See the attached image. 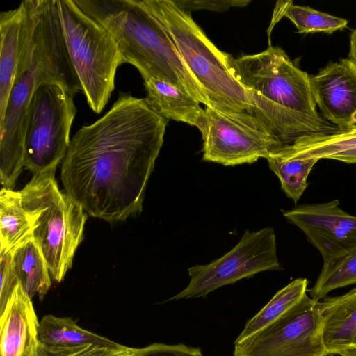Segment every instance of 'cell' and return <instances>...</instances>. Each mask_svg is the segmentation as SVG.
Masks as SVG:
<instances>
[{"mask_svg":"<svg viewBox=\"0 0 356 356\" xmlns=\"http://www.w3.org/2000/svg\"><path fill=\"white\" fill-rule=\"evenodd\" d=\"M168 122L146 98L120 92L102 117L70 140L61 166L65 193L106 221L140 213Z\"/></svg>","mask_w":356,"mask_h":356,"instance_id":"6da1fadb","label":"cell"},{"mask_svg":"<svg viewBox=\"0 0 356 356\" xmlns=\"http://www.w3.org/2000/svg\"><path fill=\"white\" fill-rule=\"evenodd\" d=\"M29 28L8 102L0 118V180L13 189L24 167L23 126L29 103L43 83L74 96L82 91L65 45L57 0H29Z\"/></svg>","mask_w":356,"mask_h":356,"instance_id":"7a4b0ae2","label":"cell"},{"mask_svg":"<svg viewBox=\"0 0 356 356\" xmlns=\"http://www.w3.org/2000/svg\"><path fill=\"white\" fill-rule=\"evenodd\" d=\"M228 62L232 75L247 91L251 115L283 145L347 131L317 112L309 76L280 47L237 58L229 54Z\"/></svg>","mask_w":356,"mask_h":356,"instance_id":"3957f363","label":"cell"},{"mask_svg":"<svg viewBox=\"0 0 356 356\" xmlns=\"http://www.w3.org/2000/svg\"><path fill=\"white\" fill-rule=\"evenodd\" d=\"M73 1L110 32L118 45L123 63L134 65L143 79H162L211 107L205 90L164 30L137 0Z\"/></svg>","mask_w":356,"mask_h":356,"instance_id":"277c9868","label":"cell"},{"mask_svg":"<svg viewBox=\"0 0 356 356\" xmlns=\"http://www.w3.org/2000/svg\"><path fill=\"white\" fill-rule=\"evenodd\" d=\"M162 27L188 70L205 90L211 107L255 128L268 130L251 115L246 90L233 77L228 55L173 0H137Z\"/></svg>","mask_w":356,"mask_h":356,"instance_id":"5b68a950","label":"cell"},{"mask_svg":"<svg viewBox=\"0 0 356 356\" xmlns=\"http://www.w3.org/2000/svg\"><path fill=\"white\" fill-rule=\"evenodd\" d=\"M55 172L34 174L19 192L32 225V236L52 278L59 282L72 266L87 216L76 201L59 190Z\"/></svg>","mask_w":356,"mask_h":356,"instance_id":"8992f818","label":"cell"},{"mask_svg":"<svg viewBox=\"0 0 356 356\" xmlns=\"http://www.w3.org/2000/svg\"><path fill=\"white\" fill-rule=\"evenodd\" d=\"M67 50L91 110L100 113L115 88L118 67L123 64L118 45L102 25L73 0H57Z\"/></svg>","mask_w":356,"mask_h":356,"instance_id":"52a82bcc","label":"cell"},{"mask_svg":"<svg viewBox=\"0 0 356 356\" xmlns=\"http://www.w3.org/2000/svg\"><path fill=\"white\" fill-rule=\"evenodd\" d=\"M73 96L60 85L46 83L32 96L23 126L24 167L33 175L56 169L64 159L76 113Z\"/></svg>","mask_w":356,"mask_h":356,"instance_id":"ba28073f","label":"cell"},{"mask_svg":"<svg viewBox=\"0 0 356 356\" xmlns=\"http://www.w3.org/2000/svg\"><path fill=\"white\" fill-rule=\"evenodd\" d=\"M272 227L245 230L238 243L212 262L188 268L190 282L169 300L204 298L225 285L267 270H281Z\"/></svg>","mask_w":356,"mask_h":356,"instance_id":"9c48e42d","label":"cell"},{"mask_svg":"<svg viewBox=\"0 0 356 356\" xmlns=\"http://www.w3.org/2000/svg\"><path fill=\"white\" fill-rule=\"evenodd\" d=\"M317 302L306 295L269 326L234 343L233 356H327Z\"/></svg>","mask_w":356,"mask_h":356,"instance_id":"30bf717a","label":"cell"},{"mask_svg":"<svg viewBox=\"0 0 356 356\" xmlns=\"http://www.w3.org/2000/svg\"><path fill=\"white\" fill-rule=\"evenodd\" d=\"M206 127L202 135V159L225 166L252 163L283 144L270 133L241 123L205 106Z\"/></svg>","mask_w":356,"mask_h":356,"instance_id":"8fae6325","label":"cell"},{"mask_svg":"<svg viewBox=\"0 0 356 356\" xmlns=\"http://www.w3.org/2000/svg\"><path fill=\"white\" fill-rule=\"evenodd\" d=\"M339 204L334 200L283 211L284 217L319 251L323 264L356 249V216L345 212Z\"/></svg>","mask_w":356,"mask_h":356,"instance_id":"7c38bea8","label":"cell"},{"mask_svg":"<svg viewBox=\"0 0 356 356\" xmlns=\"http://www.w3.org/2000/svg\"><path fill=\"white\" fill-rule=\"evenodd\" d=\"M311 91L322 116L342 129L356 128V65L348 58L329 62L309 76Z\"/></svg>","mask_w":356,"mask_h":356,"instance_id":"4fadbf2b","label":"cell"},{"mask_svg":"<svg viewBox=\"0 0 356 356\" xmlns=\"http://www.w3.org/2000/svg\"><path fill=\"white\" fill-rule=\"evenodd\" d=\"M38 327L31 299L19 282L0 314V356H35Z\"/></svg>","mask_w":356,"mask_h":356,"instance_id":"5bb4252c","label":"cell"},{"mask_svg":"<svg viewBox=\"0 0 356 356\" xmlns=\"http://www.w3.org/2000/svg\"><path fill=\"white\" fill-rule=\"evenodd\" d=\"M29 28L27 1L0 14V118L3 117Z\"/></svg>","mask_w":356,"mask_h":356,"instance_id":"9a60e30c","label":"cell"},{"mask_svg":"<svg viewBox=\"0 0 356 356\" xmlns=\"http://www.w3.org/2000/svg\"><path fill=\"white\" fill-rule=\"evenodd\" d=\"M325 347L330 355L356 348V287L317 302Z\"/></svg>","mask_w":356,"mask_h":356,"instance_id":"2e32d148","label":"cell"},{"mask_svg":"<svg viewBox=\"0 0 356 356\" xmlns=\"http://www.w3.org/2000/svg\"><path fill=\"white\" fill-rule=\"evenodd\" d=\"M146 99L150 106L168 120L182 122L205 131L206 113L201 103L172 84L156 78L143 79Z\"/></svg>","mask_w":356,"mask_h":356,"instance_id":"e0dca14e","label":"cell"},{"mask_svg":"<svg viewBox=\"0 0 356 356\" xmlns=\"http://www.w3.org/2000/svg\"><path fill=\"white\" fill-rule=\"evenodd\" d=\"M15 274L26 294H35L42 300L51 287L50 272L41 250L33 239L29 238L12 252Z\"/></svg>","mask_w":356,"mask_h":356,"instance_id":"ac0fdd59","label":"cell"},{"mask_svg":"<svg viewBox=\"0 0 356 356\" xmlns=\"http://www.w3.org/2000/svg\"><path fill=\"white\" fill-rule=\"evenodd\" d=\"M38 341L42 345L52 347H76L86 345L118 347L106 337L79 327L70 317L44 316L39 322Z\"/></svg>","mask_w":356,"mask_h":356,"instance_id":"d6986e66","label":"cell"},{"mask_svg":"<svg viewBox=\"0 0 356 356\" xmlns=\"http://www.w3.org/2000/svg\"><path fill=\"white\" fill-rule=\"evenodd\" d=\"M32 225L25 212L19 191H0V251L12 252L32 236Z\"/></svg>","mask_w":356,"mask_h":356,"instance_id":"ffe728a7","label":"cell"},{"mask_svg":"<svg viewBox=\"0 0 356 356\" xmlns=\"http://www.w3.org/2000/svg\"><path fill=\"white\" fill-rule=\"evenodd\" d=\"M308 280L298 278L279 290L269 302L245 323L234 343L242 342L271 325L307 295Z\"/></svg>","mask_w":356,"mask_h":356,"instance_id":"44dd1931","label":"cell"},{"mask_svg":"<svg viewBox=\"0 0 356 356\" xmlns=\"http://www.w3.org/2000/svg\"><path fill=\"white\" fill-rule=\"evenodd\" d=\"M353 149H356V128L335 134L302 138L291 144L283 145L273 152L283 159L320 160Z\"/></svg>","mask_w":356,"mask_h":356,"instance_id":"7402d4cb","label":"cell"},{"mask_svg":"<svg viewBox=\"0 0 356 356\" xmlns=\"http://www.w3.org/2000/svg\"><path fill=\"white\" fill-rule=\"evenodd\" d=\"M284 17L293 23L300 33L323 32L330 34L345 29L348 24V21L343 18L309 6L295 5L292 1H278L268 30V37L275 24Z\"/></svg>","mask_w":356,"mask_h":356,"instance_id":"603a6c76","label":"cell"},{"mask_svg":"<svg viewBox=\"0 0 356 356\" xmlns=\"http://www.w3.org/2000/svg\"><path fill=\"white\" fill-rule=\"evenodd\" d=\"M269 168L277 176L286 196L297 202L308 186L307 177L316 158L283 159L273 152L267 157Z\"/></svg>","mask_w":356,"mask_h":356,"instance_id":"cb8c5ba5","label":"cell"},{"mask_svg":"<svg viewBox=\"0 0 356 356\" xmlns=\"http://www.w3.org/2000/svg\"><path fill=\"white\" fill-rule=\"evenodd\" d=\"M356 284V249L323 264L321 271L309 290L311 298L318 302L332 291Z\"/></svg>","mask_w":356,"mask_h":356,"instance_id":"d4e9b609","label":"cell"},{"mask_svg":"<svg viewBox=\"0 0 356 356\" xmlns=\"http://www.w3.org/2000/svg\"><path fill=\"white\" fill-rule=\"evenodd\" d=\"M53 356H134L138 348L121 345L111 347L86 345L76 347H52Z\"/></svg>","mask_w":356,"mask_h":356,"instance_id":"484cf974","label":"cell"},{"mask_svg":"<svg viewBox=\"0 0 356 356\" xmlns=\"http://www.w3.org/2000/svg\"><path fill=\"white\" fill-rule=\"evenodd\" d=\"M0 314L19 284L13 265L11 252L0 251Z\"/></svg>","mask_w":356,"mask_h":356,"instance_id":"4316f807","label":"cell"},{"mask_svg":"<svg viewBox=\"0 0 356 356\" xmlns=\"http://www.w3.org/2000/svg\"><path fill=\"white\" fill-rule=\"evenodd\" d=\"M134 356H204L200 348L185 344L154 343L138 348Z\"/></svg>","mask_w":356,"mask_h":356,"instance_id":"83f0119b","label":"cell"},{"mask_svg":"<svg viewBox=\"0 0 356 356\" xmlns=\"http://www.w3.org/2000/svg\"><path fill=\"white\" fill-rule=\"evenodd\" d=\"M181 8L191 12L196 10H208L216 12L225 11L232 7H243L250 0H173Z\"/></svg>","mask_w":356,"mask_h":356,"instance_id":"f1b7e54d","label":"cell"},{"mask_svg":"<svg viewBox=\"0 0 356 356\" xmlns=\"http://www.w3.org/2000/svg\"><path fill=\"white\" fill-rule=\"evenodd\" d=\"M330 159H334L347 163H356V149L341 152L331 156Z\"/></svg>","mask_w":356,"mask_h":356,"instance_id":"f546056e","label":"cell"},{"mask_svg":"<svg viewBox=\"0 0 356 356\" xmlns=\"http://www.w3.org/2000/svg\"><path fill=\"white\" fill-rule=\"evenodd\" d=\"M348 59L356 65V29L350 35Z\"/></svg>","mask_w":356,"mask_h":356,"instance_id":"4dcf8cb0","label":"cell"},{"mask_svg":"<svg viewBox=\"0 0 356 356\" xmlns=\"http://www.w3.org/2000/svg\"><path fill=\"white\" fill-rule=\"evenodd\" d=\"M35 356H53L52 348L39 343Z\"/></svg>","mask_w":356,"mask_h":356,"instance_id":"1f68e13d","label":"cell"},{"mask_svg":"<svg viewBox=\"0 0 356 356\" xmlns=\"http://www.w3.org/2000/svg\"><path fill=\"white\" fill-rule=\"evenodd\" d=\"M337 355L340 356H356V348L340 351Z\"/></svg>","mask_w":356,"mask_h":356,"instance_id":"d6a6232c","label":"cell"}]
</instances>
